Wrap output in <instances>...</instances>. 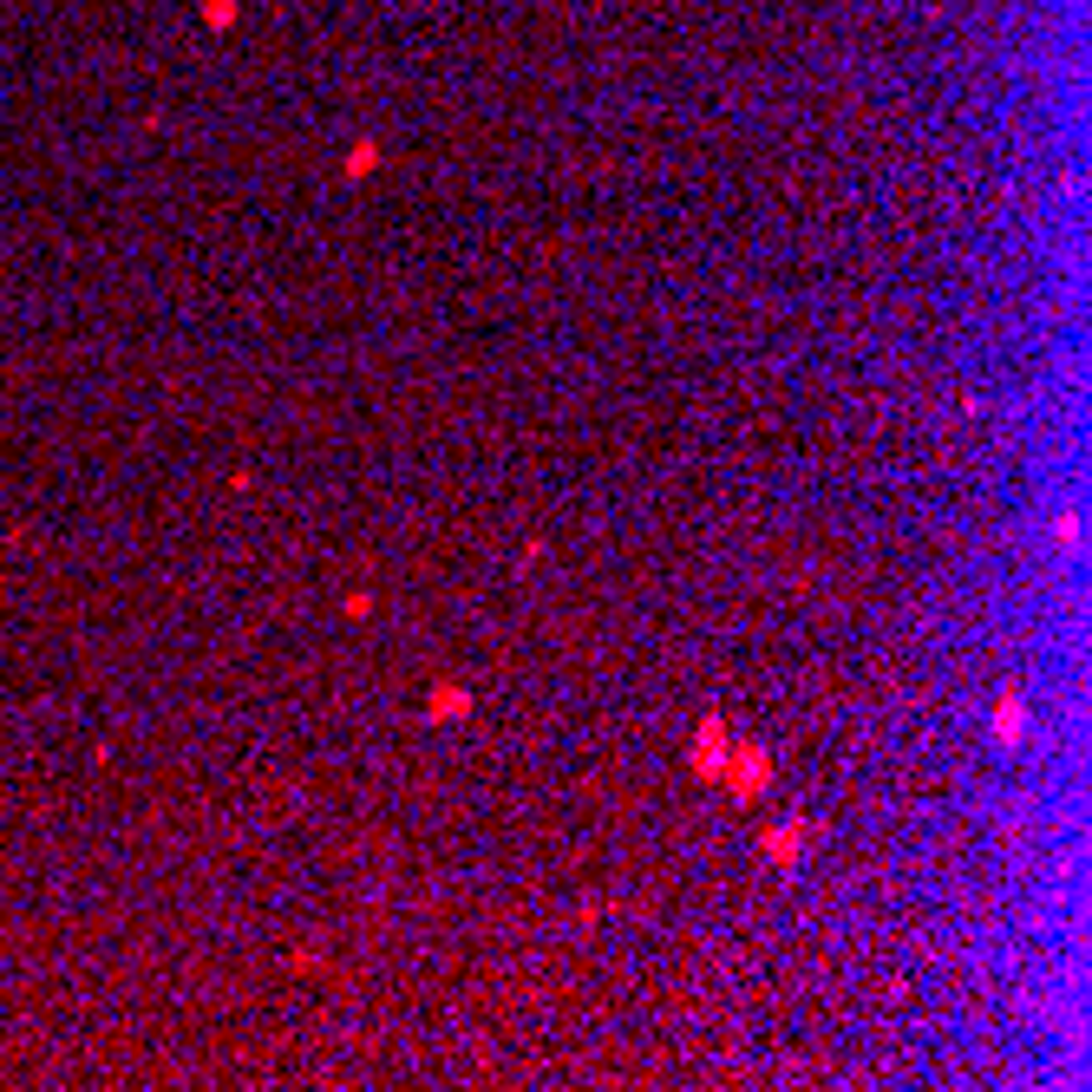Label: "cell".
Returning <instances> with one entry per match:
<instances>
[{"label":"cell","mask_w":1092,"mask_h":1092,"mask_svg":"<svg viewBox=\"0 0 1092 1092\" xmlns=\"http://www.w3.org/2000/svg\"><path fill=\"white\" fill-rule=\"evenodd\" d=\"M994 733H1007V739H1014V733H1021V707H1014V700H1007V707L994 713Z\"/></svg>","instance_id":"cell-1"}]
</instances>
